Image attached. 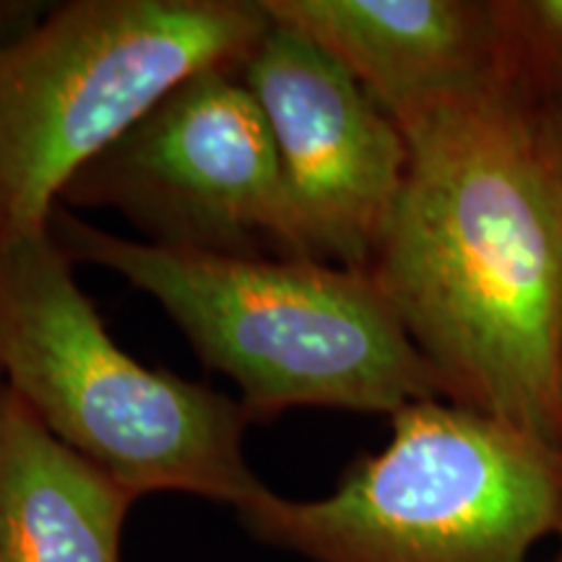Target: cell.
I'll list each match as a JSON object with an SVG mask.
<instances>
[{
  "label": "cell",
  "mask_w": 562,
  "mask_h": 562,
  "mask_svg": "<svg viewBox=\"0 0 562 562\" xmlns=\"http://www.w3.org/2000/svg\"><path fill=\"white\" fill-rule=\"evenodd\" d=\"M271 26L263 0H70L0 45V245L50 229L91 159Z\"/></svg>",
  "instance_id": "5b68a950"
},
{
  "label": "cell",
  "mask_w": 562,
  "mask_h": 562,
  "mask_svg": "<svg viewBox=\"0 0 562 562\" xmlns=\"http://www.w3.org/2000/svg\"><path fill=\"white\" fill-rule=\"evenodd\" d=\"M0 389H3V370H0Z\"/></svg>",
  "instance_id": "4fadbf2b"
},
{
  "label": "cell",
  "mask_w": 562,
  "mask_h": 562,
  "mask_svg": "<svg viewBox=\"0 0 562 562\" xmlns=\"http://www.w3.org/2000/svg\"><path fill=\"white\" fill-rule=\"evenodd\" d=\"M554 539H558V550H554V558H552V562H562V513H560L558 531H554Z\"/></svg>",
  "instance_id": "7c38bea8"
},
{
  "label": "cell",
  "mask_w": 562,
  "mask_h": 562,
  "mask_svg": "<svg viewBox=\"0 0 562 562\" xmlns=\"http://www.w3.org/2000/svg\"><path fill=\"white\" fill-rule=\"evenodd\" d=\"M370 263L446 398L562 448V172L531 102L495 87L422 104Z\"/></svg>",
  "instance_id": "6da1fadb"
},
{
  "label": "cell",
  "mask_w": 562,
  "mask_h": 562,
  "mask_svg": "<svg viewBox=\"0 0 562 562\" xmlns=\"http://www.w3.org/2000/svg\"><path fill=\"white\" fill-rule=\"evenodd\" d=\"M258 542L307 562H529L562 513V448L469 406L419 402L326 497L266 490L237 508Z\"/></svg>",
  "instance_id": "277c9868"
},
{
  "label": "cell",
  "mask_w": 562,
  "mask_h": 562,
  "mask_svg": "<svg viewBox=\"0 0 562 562\" xmlns=\"http://www.w3.org/2000/svg\"><path fill=\"white\" fill-rule=\"evenodd\" d=\"M533 117H537L547 151L552 154L554 165L562 172V94H554L550 100L533 104Z\"/></svg>",
  "instance_id": "8fae6325"
},
{
  "label": "cell",
  "mask_w": 562,
  "mask_h": 562,
  "mask_svg": "<svg viewBox=\"0 0 562 562\" xmlns=\"http://www.w3.org/2000/svg\"><path fill=\"white\" fill-rule=\"evenodd\" d=\"M0 370L55 438L136 497L237 510L269 490L245 459V406L131 357L50 229L0 245Z\"/></svg>",
  "instance_id": "3957f363"
},
{
  "label": "cell",
  "mask_w": 562,
  "mask_h": 562,
  "mask_svg": "<svg viewBox=\"0 0 562 562\" xmlns=\"http://www.w3.org/2000/svg\"><path fill=\"white\" fill-rule=\"evenodd\" d=\"M240 76L269 123L302 252L370 271L409 161L402 128L339 60L279 21Z\"/></svg>",
  "instance_id": "52a82bcc"
},
{
  "label": "cell",
  "mask_w": 562,
  "mask_h": 562,
  "mask_svg": "<svg viewBox=\"0 0 562 562\" xmlns=\"http://www.w3.org/2000/svg\"><path fill=\"white\" fill-rule=\"evenodd\" d=\"M60 203L117 211L159 248L307 258L269 123L240 68L175 87L68 182Z\"/></svg>",
  "instance_id": "8992f818"
},
{
  "label": "cell",
  "mask_w": 562,
  "mask_h": 562,
  "mask_svg": "<svg viewBox=\"0 0 562 562\" xmlns=\"http://www.w3.org/2000/svg\"><path fill=\"white\" fill-rule=\"evenodd\" d=\"M516 89L539 104L562 94V0H497Z\"/></svg>",
  "instance_id": "30bf717a"
},
{
  "label": "cell",
  "mask_w": 562,
  "mask_h": 562,
  "mask_svg": "<svg viewBox=\"0 0 562 562\" xmlns=\"http://www.w3.org/2000/svg\"><path fill=\"white\" fill-rule=\"evenodd\" d=\"M138 497L55 438L3 381L0 562H123Z\"/></svg>",
  "instance_id": "9c48e42d"
},
{
  "label": "cell",
  "mask_w": 562,
  "mask_h": 562,
  "mask_svg": "<svg viewBox=\"0 0 562 562\" xmlns=\"http://www.w3.org/2000/svg\"><path fill=\"white\" fill-rule=\"evenodd\" d=\"M50 232L74 263L115 271L157 300L195 355L235 381L252 422L302 406L393 417L446 398L370 271L159 248L91 227L63 203Z\"/></svg>",
  "instance_id": "7a4b0ae2"
},
{
  "label": "cell",
  "mask_w": 562,
  "mask_h": 562,
  "mask_svg": "<svg viewBox=\"0 0 562 562\" xmlns=\"http://www.w3.org/2000/svg\"><path fill=\"white\" fill-rule=\"evenodd\" d=\"M396 121L446 97L513 87L497 0H263Z\"/></svg>",
  "instance_id": "ba28073f"
}]
</instances>
